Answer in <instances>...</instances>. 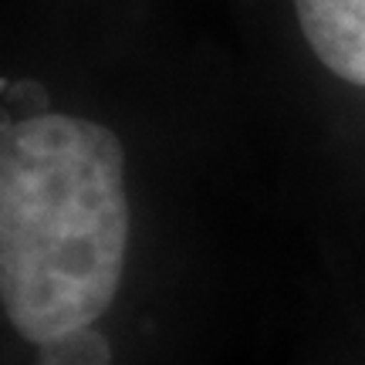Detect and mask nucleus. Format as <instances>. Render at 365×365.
<instances>
[{
    "instance_id": "nucleus-1",
    "label": "nucleus",
    "mask_w": 365,
    "mask_h": 365,
    "mask_svg": "<svg viewBox=\"0 0 365 365\" xmlns=\"http://www.w3.org/2000/svg\"><path fill=\"white\" fill-rule=\"evenodd\" d=\"M227 145L166 78L0 61V365H203Z\"/></svg>"
},
{
    "instance_id": "nucleus-2",
    "label": "nucleus",
    "mask_w": 365,
    "mask_h": 365,
    "mask_svg": "<svg viewBox=\"0 0 365 365\" xmlns=\"http://www.w3.org/2000/svg\"><path fill=\"white\" fill-rule=\"evenodd\" d=\"M301 41L328 78L365 91V0H291Z\"/></svg>"
}]
</instances>
